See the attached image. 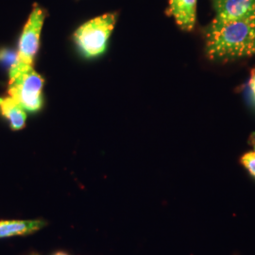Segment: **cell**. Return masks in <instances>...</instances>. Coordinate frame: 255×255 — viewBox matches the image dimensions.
<instances>
[{
  "mask_svg": "<svg viewBox=\"0 0 255 255\" xmlns=\"http://www.w3.org/2000/svg\"><path fill=\"white\" fill-rule=\"evenodd\" d=\"M46 225L43 220H4L0 221V238L27 236L33 234Z\"/></svg>",
  "mask_w": 255,
  "mask_h": 255,
  "instance_id": "cell-7",
  "label": "cell"
},
{
  "mask_svg": "<svg viewBox=\"0 0 255 255\" xmlns=\"http://www.w3.org/2000/svg\"><path fill=\"white\" fill-rule=\"evenodd\" d=\"M213 6L216 15L211 24L214 25L255 19V0H213Z\"/></svg>",
  "mask_w": 255,
  "mask_h": 255,
  "instance_id": "cell-5",
  "label": "cell"
},
{
  "mask_svg": "<svg viewBox=\"0 0 255 255\" xmlns=\"http://www.w3.org/2000/svg\"><path fill=\"white\" fill-rule=\"evenodd\" d=\"M241 164L255 178V151L248 152L241 157Z\"/></svg>",
  "mask_w": 255,
  "mask_h": 255,
  "instance_id": "cell-9",
  "label": "cell"
},
{
  "mask_svg": "<svg viewBox=\"0 0 255 255\" xmlns=\"http://www.w3.org/2000/svg\"><path fill=\"white\" fill-rule=\"evenodd\" d=\"M44 79L32 65L14 62L9 70L8 93L24 110L36 112L42 107Z\"/></svg>",
  "mask_w": 255,
  "mask_h": 255,
  "instance_id": "cell-2",
  "label": "cell"
},
{
  "mask_svg": "<svg viewBox=\"0 0 255 255\" xmlns=\"http://www.w3.org/2000/svg\"><path fill=\"white\" fill-rule=\"evenodd\" d=\"M117 22V13H106L92 19L79 27L74 40L82 53L87 57L102 54Z\"/></svg>",
  "mask_w": 255,
  "mask_h": 255,
  "instance_id": "cell-3",
  "label": "cell"
},
{
  "mask_svg": "<svg viewBox=\"0 0 255 255\" xmlns=\"http://www.w3.org/2000/svg\"><path fill=\"white\" fill-rule=\"evenodd\" d=\"M54 255H68L67 254H65V253H62V252H60V253H57V254H55Z\"/></svg>",
  "mask_w": 255,
  "mask_h": 255,
  "instance_id": "cell-12",
  "label": "cell"
},
{
  "mask_svg": "<svg viewBox=\"0 0 255 255\" xmlns=\"http://www.w3.org/2000/svg\"><path fill=\"white\" fill-rule=\"evenodd\" d=\"M248 142H249V144H250L251 146L254 147V149H255V132H253V133L250 135Z\"/></svg>",
  "mask_w": 255,
  "mask_h": 255,
  "instance_id": "cell-11",
  "label": "cell"
},
{
  "mask_svg": "<svg viewBox=\"0 0 255 255\" xmlns=\"http://www.w3.org/2000/svg\"><path fill=\"white\" fill-rule=\"evenodd\" d=\"M0 112L9 120L13 130H18L25 127L27 115L24 109L11 98L0 99Z\"/></svg>",
  "mask_w": 255,
  "mask_h": 255,
  "instance_id": "cell-8",
  "label": "cell"
},
{
  "mask_svg": "<svg viewBox=\"0 0 255 255\" xmlns=\"http://www.w3.org/2000/svg\"></svg>",
  "mask_w": 255,
  "mask_h": 255,
  "instance_id": "cell-13",
  "label": "cell"
},
{
  "mask_svg": "<svg viewBox=\"0 0 255 255\" xmlns=\"http://www.w3.org/2000/svg\"><path fill=\"white\" fill-rule=\"evenodd\" d=\"M46 19V11L38 5L33 9L27 19L19 42L18 55L16 62L32 65L33 59L39 49L40 35Z\"/></svg>",
  "mask_w": 255,
  "mask_h": 255,
  "instance_id": "cell-4",
  "label": "cell"
},
{
  "mask_svg": "<svg viewBox=\"0 0 255 255\" xmlns=\"http://www.w3.org/2000/svg\"><path fill=\"white\" fill-rule=\"evenodd\" d=\"M250 87L252 89V91L255 96V69L252 70V75H251V79H250Z\"/></svg>",
  "mask_w": 255,
  "mask_h": 255,
  "instance_id": "cell-10",
  "label": "cell"
},
{
  "mask_svg": "<svg viewBox=\"0 0 255 255\" xmlns=\"http://www.w3.org/2000/svg\"><path fill=\"white\" fill-rule=\"evenodd\" d=\"M168 12L182 30L191 31L197 18V0H169Z\"/></svg>",
  "mask_w": 255,
  "mask_h": 255,
  "instance_id": "cell-6",
  "label": "cell"
},
{
  "mask_svg": "<svg viewBox=\"0 0 255 255\" xmlns=\"http://www.w3.org/2000/svg\"><path fill=\"white\" fill-rule=\"evenodd\" d=\"M205 52L210 60L230 62L255 54V19L210 24L205 32Z\"/></svg>",
  "mask_w": 255,
  "mask_h": 255,
  "instance_id": "cell-1",
  "label": "cell"
}]
</instances>
